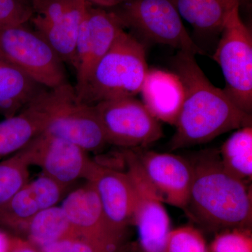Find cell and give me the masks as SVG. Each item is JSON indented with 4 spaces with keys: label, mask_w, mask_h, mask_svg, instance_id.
I'll return each instance as SVG.
<instances>
[{
    "label": "cell",
    "mask_w": 252,
    "mask_h": 252,
    "mask_svg": "<svg viewBox=\"0 0 252 252\" xmlns=\"http://www.w3.org/2000/svg\"><path fill=\"white\" fill-rule=\"evenodd\" d=\"M132 149L163 203L185 211L193 181L191 162L176 154Z\"/></svg>",
    "instance_id": "14"
},
{
    "label": "cell",
    "mask_w": 252,
    "mask_h": 252,
    "mask_svg": "<svg viewBox=\"0 0 252 252\" xmlns=\"http://www.w3.org/2000/svg\"><path fill=\"white\" fill-rule=\"evenodd\" d=\"M123 157L135 190L132 225L138 235L135 252H167L171 222L161 197L146 177L135 150L125 149Z\"/></svg>",
    "instance_id": "7"
},
{
    "label": "cell",
    "mask_w": 252,
    "mask_h": 252,
    "mask_svg": "<svg viewBox=\"0 0 252 252\" xmlns=\"http://www.w3.org/2000/svg\"><path fill=\"white\" fill-rule=\"evenodd\" d=\"M23 231L27 233L30 243L41 249L64 239L78 237L62 207L56 205L32 218Z\"/></svg>",
    "instance_id": "21"
},
{
    "label": "cell",
    "mask_w": 252,
    "mask_h": 252,
    "mask_svg": "<svg viewBox=\"0 0 252 252\" xmlns=\"http://www.w3.org/2000/svg\"><path fill=\"white\" fill-rule=\"evenodd\" d=\"M209 252H252V230L233 228L219 232Z\"/></svg>",
    "instance_id": "25"
},
{
    "label": "cell",
    "mask_w": 252,
    "mask_h": 252,
    "mask_svg": "<svg viewBox=\"0 0 252 252\" xmlns=\"http://www.w3.org/2000/svg\"><path fill=\"white\" fill-rule=\"evenodd\" d=\"M167 252H209V248L200 230L186 225L170 231Z\"/></svg>",
    "instance_id": "24"
},
{
    "label": "cell",
    "mask_w": 252,
    "mask_h": 252,
    "mask_svg": "<svg viewBox=\"0 0 252 252\" xmlns=\"http://www.w3.org/2000/svg\"><path fill=\"white\" fill-rule=\"evenodd\" d=\"M123 30L125 28L110 10L89 3L76 44L75 91L84 86L95 64L110 49Z\"/></svg>",
    "instance_id": "11"
},
{
    "label": "cell",
    "mask_w": 252,
    "mask_h": 252,
    "mask_svg": "<svg viewBox=\"0 0 252 252\" xmlns=\"http://www.w3.org/2000/svg\"><path fill=\"white\" fill-rule=\"evenodd\" d=\"M242 0H173L181 17L200 34H220Z\"/></svg>",
    "instance_id": "20"
},
{
    "label": "cell",
    "mask_w": 252,
    "mask_h": 252,
    "mask_svg": "<svg viewBox=\"0 0 252 252\" xmlns=\"http://www.w3.org/2000/svg\"><path fill=\"white\" fill-rule=\"evenodd\" d=\"M11 238L0 230V252H9Z\"/></svg>",
    "instance_id": "30"
},
{
    "label": "cell",
    "mask_w": 252,
    "mask_h": 252,
    "mask_svg": "<svg viewBox=\"0 0 252 252\" xmlns=\"http://www.w3.org/2000/svg\"><path fill=\"white\" fill-rule=\"evenodd\" d=\"M32 0H0V26L29 23Z\"/></svg>",
    "instance_id": "26"
},
{
    "label": "cell",
    "mask_w": 252,
    "mask_h": 252,
    "mask_svg": "<svg viewBox=\"0 0 252 252\" xmlns=\"http://www.w3.org/2000/svg\"><path fill=\"white\" fill-rule=\"evenodd\" d=\"M29 156L25 147L0 160V206L29 182Z\"/></svg>",
    "instance_id": "23"
},
{
    "label": "cell",
    "mask_w": 252,
    "mask_h": 252,
    "mask_svg": "<svg viewBox=\"0 0 252 252\" xmlns=\"http://www.w3.org/2000/svg\"><path fill=\"white\" fill-rule=\"evenodd\" d=\"M42 252H99L84 239L77 237L64 239L41 249Z\"/></svg>",
    "instance_id": "27"
},
{
    "label": "cell",
    "mask_w": 252,
    "mask_h": 252,
    "mask_svg": "<svg viewBox=\"0 0 252 252\" xmlns=\"http://www.w3.org/2000/svg\"><path fill=\"white\" fill-rule=\"evenodd\" d=\"M0 57L47 89L68 83L64 63L47 41L27 23L0 26Z\"/></svg>",
    "instance_id": "4"
},
{
    "label": "cell",
    "mask_w": 252,
    "mask_h": 252,
    "mask_svg": "<svg viewBox=\"0 0 252 252\" xmlns=\"http://www.w3.org/2000/svg\"><path fill=\"white\" fill-rule=\"evenodd\" d=\"M31 165L67 189L80 179L87 180L97 162L76 144L42 132L25 146Z\"/></svg>",
    "instance_id": "10"
},
{
    "label": "cell",
    "mask_w": 252,
    "mask_h": 252,
    "mask_svg": "<svg viewBox=\"0 0 252 252\" xmlns=\"http://www.w3.org/2000/svg\"><path fill=\"white\" fill-rule=\"evenodd\" d=\"M44 133L76 144L86 152H98L107 137L94 105L79 102L73 93L51 116Z\"/></svg>",
    "instance_id": "13"
},
{
    "label": "cell",
    "mask_w": 252,
    "mask_h": 252,
    "mask_svg": "<svg viewBox=\"0 0 252 252\" xmlns=\"http://www.w3.org/2000/svg\"><path fill=\"white\" fill-rule=\"evenodd\" d=\"M223 167L237 178L249 184L252 179V126L237 129L220 148Z\"/></svg>",
    "instance_id": "22"
},
{
    "label": "cell",
    "mask_w": 252,
    "mask_h": 252,
    "mask_svg": "<svg viewBox=\"0 0 252 252\" xmlns=\"http://www.w3.org/2000/svg\"><path fill=\"white\" fill-rule=\"evenodd\" d=\"M94 186L107 223L114 234L126 244L127 229L132 224L135 195L127 172L96 163L87 180Z\"/></svg>",
    "instance_id": "16"
},
{
    "label": "cell",
    "mask_w": 252,
    "mask_h": 252,
    "mask_svg": "<svg viewBox=\"0 0 252 252\" xmlns=\"http://www.w3.org/2000/svg\"><path fill=\"white\" fill-rule=\"evenodd\" d=\"M67 189L44 175L28 182L0 206V225L23 232L32 218L59 203Z\"/></svg>",
    "instance_id": "17"
},
{
    "label": "cell",
    "mask_w": 252,
    "mask_h": 252,
    "mask_svg": "<svg viewBox=\"0 0 252 252\" xmlns=\"http://www.w3.org/2000/svg\"><path fill=\"white\" fill-rule=\"evenodd\" d=\"M91 4L104 9H111L128 0H88Z\"/></svg>",
    "instance_id": "29"
},
{
    "label": "cell",
    "mask_w": 252,
    "mask_h": 252,
    "mask_svg": "<svg viewBox=\"0 0 252 252\" xmlns=\"http://www.w3.org/2000/svg\"><path fill=\"white\" fill-rule=\"evenodd\" d=\"M184 88V101L170 140L172 150L207 143L225 132L252 126L247 114L210 82L190 53L179 51L173 60Z\"/></svg>",
    "instance_id": "1"
},
{
    "label": "cell",
    "mask_w": 252,
    "mask_h": 252,
    "mask_svg": "<svg viewBox=\"0 0 252 252\" xmlns=\"http://www.w3.org/2000/svg\"><path fill=\"white\" fill-rule=\"evenodd\" d=\"M125 28L184 52L205 55L189 35L173 0H128L107 9Z\"/></svg>",
    "instance_id": "5"
},
{
    "label": "cell",
    "mask_w": 252,
    "mask_h": 252,
    "mask_svg": "<svg viewBox=\"0 0 252 252\" xmlns=\"http://www.w3.org/2000/svg\"><path fill=\"white\" fill-rule=\"evenodd\" d=\"M94 107L109 144L142 149L163 136L159 121L135 97L109 99Z\"/></svg>",
    "instance_id": "8"
},
{
    "label": "cell",
    "mask_w": 252,
    "mask_h": 252,
    "mask_svg": "<svg viewBox=\"0 0 252 252\" xmlns=\"http://www.w3.org/2000/svg\"><path fill=\"white\" fill-rule=\"evenodd\" d=\"M9 252H37L35 246L22 239L11 238Z\"/></svg>",
    "instance_id": "28"
},
{
    "label": "cell",
    "mask_w": 252,
    "mask_h": 252,
    "mask_svg": "<svg viewBox=\"0 0 252 252\" xmlns=\"http://www.w3.org/2000/svg\"><path fill=\"white\" fill-rule=\"evenodd\" d=\"M47 88L0 57V114L16 115Z\"/></svg>",
    "instance_id": "19"
},
{
    "label": "cell",
    "mask_w": 252,
    "mask_h": 252,
    "mask_svg": "<svg viewBox=\"0 0 252 252\" xmlns=\"http://www.w3.org/2000/svg\"><path fill=\"white\" fill-rule=\"evenodd\" d=\"M235 8L225 21L212 58L224 77L223 92L247 114L252 112V36Z\"/></svg>",
    "instance_id": "6"
},
{
    "label": "cell",
    "mask_w": 252,
    "mask_h": 252,
    "mask_svg": "<svg viewBox=\"0 0 252 252\" xmlns=\"http://www.w3.org/2000/svg\"><path fill=\"white\" fill-rule=\"evenodd\" d=\"M140 94L154 117L175 125L184 101L183 85L175 73L149 69Z\"/></svg>",
    "instance_id": "18"
},
{
    "label": "cell",
    "mask_w": 252,
    "mask_h": 252,
    "mask_svg": "<svg viewBox=\"0 0 252 252\" xmlns=\"http://www.w3.org/2000/svg\"><path fill=\"white\" fill-rule=\"evenodd\" d=\"M148 70L143 44L123 30L84 86L75 91L77 98L95 105L109 99L135 97L140 93Z\"/></svg>",
    "instance_id": "3"
},
{
    "label": "cell",
    "mask_w": 252,
    "mask_h": 252,
    "mask_svg": "<svg viewBox=\"0 0 252 252\" xmlns=\"http://www.w3.org/2000/svg\"><path fill=\"white\" fill-rule=\"evenodd\" d=\"M63 210L79 238L99 252H128L111 229L94 186L87 182L63 200Z\"/></svg>",
    "instance_id": "12"
},
{
    "label": "cell",
    "mask_w": 252,
    "mask_h": 252,
    "mask_svg": "<svg viewBox=\"0 0 252 252\" xmlns=\"http://www.w3.org/2000/svg\"><path fill=\"white\" fill-rule=\"evenodd\" d=\"M63 98L61 88L46 89L21 112L0 122V160L16 153L44 132Z\"/></svg>",
    "instance_id": "15"
},
{
    "label": "cell",
    "mask_w": 252,
    "mask_h": 252,
    "mask_svg": "<svg viewBox=\"0 0 252 252\" xmlns=\"http://www.w3.org/2000/svg\"><path fill=\"white\" fill-rule=\"evenodd\" d=\"M193 181L185 212L211 233L252 230L251 187L227 171L217 151H205L193 162Z\"/></svg>",
    "instance_id": "2"
},
{
    "label": "cell",
    "mask_w": 252,
    "mask_h": 252,
    "mask_svg": "<svg viewBox=\"0 0 252 252\" xmlns=\"http://www.w3.org/2000/svg\"><path fill=\"white\" fill-rule=\"evenodd\" d=\"M89 3L88 0H32L29 23L63 62L73 67L78 34Z\"/></svg>",
    "instance_id": "9"
}]
</instances>
